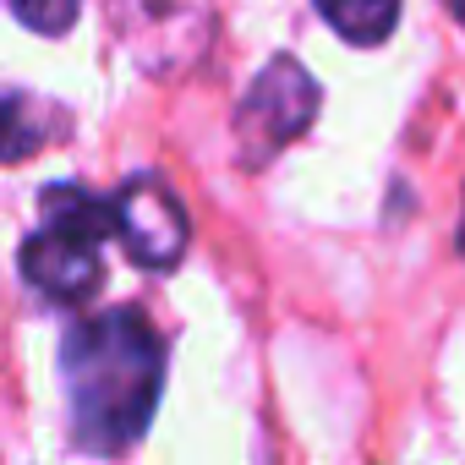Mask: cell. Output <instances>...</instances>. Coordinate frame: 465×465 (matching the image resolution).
Returning a JSON list of instances; mask_svg holds the SVG:
<instances>
[{"label": "cell", "mask_w": 465, "mask_h": 465, "mask_svg": "<svg viewBox=\"0 0 465 465\" xmlns=\"http://www.w3.org/2000/svg\"><path fill=\"white\" fill-rule=\"evenodd\" d=\"M61 389L77 443L94 454L132 449L164 394V340L137 307L77 318L61 340Z\"/></svg>", "instance_id": "6da1fadb"}, {"label": "cell", "mask_w": 465, "mask_h": 465, "mask_svg": "<svg viewBox=\"0 0 465 465\" xmlns=\"http://www.w3.org/2000/svg\"><path fill=\"white\" fill-rule=\"evenodd\" d=\"M104 236H115L110 203L77 181H61L39 197V224L28 230L17 269L45 302L83 307L104 280V258H99Z\"/></svg>", "instance_id": "7a4b0ae2"}, {"label": "cell", "mask_w": 465, "mask_h": 465, "mask_svg": "<svg viewBox=\"0 0 465 465\" xmlns=\"http://www.w3.org/2000/svg\"><path fill=\"white\" fill-rule=\"evenodd\" d=\"M323 94L312 83V72L296 61V55H274L258 83L247 88L242 110H236V148H242V164H269L280 148H291L312 115H318Z\"/></svg>", "instance_id": "3957f363"}, {"label": "cell", "mask_w": 465, "mask_h": 465, "mask_svg": "<svg viewBox=\"0 0 465 465\" xmlns=\"http://www.w3.org/2000/svg\"><path fill=\"white\" fill-rule=\"evenodd\" d=\"M110 213H115V236L126 247V258L137 269H175L186 258V242H192V219H186V203L159 181V175H132L115 197H110Z\"/></svg>", "instance_id": "277c9868"}, {"label": "cell", "mask_w": 465, "mask_h": 465, "mask_svg": "<svg viewBox=\"0 0 465 465\" xmlns=\"http://www.w3.org/2000/svg\"><path fill=\"white\" fill-rule=\"evenodd\" d=\"M126 50L153 66V77H170L192 66L208 45V0H137L132 17L121 12Z\"/></svg>", "instance_id": "5b68a950"}, {"label": "cell", "mask_w": 465, "mask_h": 465, "mask_svg": "<svg viewBox=\"0 0 465 465\" xmlns=\"http://www.w3.org/2000/svg\"><path fill=\"white\" fill-rule=\"evenodd\" d=\"M345 45H383L400 23V0H312Z\"/></svg>", "instance_id": "8992f818"}, {"label": "cell", "mask_w": 465, "mask_h": 465, "mask_svg": "<svg viewBox=\"0 0 465 465\" xmlns=\"http://www.w3.org/2000/svg\"><path fill=\"white\" fill-rule=\"evenodd\" d=\"M6 159L12 164H23L28 153H34V143L45 137V143H55V137H66V110L61 104H45V99H34V94H12L6 99Z\"/></svg>", "instance_id": "52a82bcc"}, {"label": "cell", "mask_w": 465, "mask_h": 465, "mask_svg": "<svg viewBox=\"0 0 465 465\" xmlns=\"http://www.w3.org/2000/svg\"><path fill=\"white\" fill-rule=\"evenodd\" d=\"M12 12H17V23L23 28H34V34H50V39H61L72 23H77V12H83V0H12Z\"/></svg>", "instance_id": "ba28073f"}, {"label": "cell", "mask_w": 465, "mask_h": 465, "mask_svg": "<svg viewBox=\"0 0 465 465\" xmlns=\"http://www.w3.org/2000/svg\"><path fill=\"white\" fill-rule=\"evenodd\" d=\"M449 6H454V17H460V23H465V0H449Z\"/></svg>", "instance_id": "9c48e42d"}, {"label": "cell", "mask_w": 465, "mask_h": 465, "mask_svg": "<svg viewBox=\"0 0 465 465\" xmlns=\"http://www.w3.org/2000/svg\"><path fill=\"white\" fill-rule=\"evenodd\" d=\"M460 252H465V219H460Z\"/></svg>", "instance_id": "30bf717a"}]
</instances>
